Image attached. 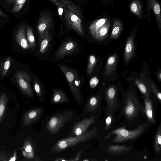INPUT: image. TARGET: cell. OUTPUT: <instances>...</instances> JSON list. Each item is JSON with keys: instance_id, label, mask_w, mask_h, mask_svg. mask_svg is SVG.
Returning a JSON list of instances; mask_svg holds the SVG:
<instances>
[{"instance_id": "1", "label": "cell", "mask_w": 161, "mask_h": 161, "mask_svg": "<svg viewBox=\"0 0 161 161\" xmlns=\"http://www.w3.org/2000/svg\"><path fill=\"white\" fill-rule=\"evenodd\" d=\"M97 128L94 127L88 132L73 137H69L57 142L51 148L50 152L52 153H58L69 147L85 142L95 136L97 133Z\"/></svg>"}, {"instance_id": "2", "label": "cell", "mask_w": 161, "mask_h": 161, "mask_svg": "<svg viewBox=\"0 0 161 161\" xmlns=\"http://www.w3.org/2000/svg\"><path fill=\"white\" fill-rule=\"evenodd\" d=\"M147 125L143 124L136 129L131 130H128L124 127L115 129L108 133L105 136L106 139H108L113 135L115 136L112 139V141L114 143L122 142L127 140L136 139L145 131Z\"/></svg>"}, {"instance_id": "3", "label": "cell", "mask_w": 161, "mask_h": 161, "mask_svg": "<svg viewBox=\"0 0 161 161\" xmlns=\"http://www.w3.org/2000/svg\"><path fill=\"white\" fill-rule=\"evenodd\" d=\"M72 116V113L69 111L56 114L52 117L46 123V129L51 134H57L60 129L71 120Z\"/></svg>"}, {"instance_id": "4", "label": "cell", "mask_w": 161, "mask_h": 161, "mask_svg": "<svg viewBox=\"0 0 161 161\" xmlns=\"http://www.w3.org/2000/svg\"><path fill=\"white\" fill-rule=\"evenodd\" d=\"M110 26V21L108 19L105 18L97 19L90 25V32L95 39L100 41L107 36Z\"/></svg>"}, {"instance_id": "5", "label": "cell", "mask_w": 161, "mask_h": 161, "mask_svg": "<svg viewBox=\"0 0 161 161\" xmlns=\"http://www.w3.org/2000/svg\"><path fill=\"white\" fill-rule=\"evenodd\" d=\"M140 109V105L136 96L132 92H128L123 110L126 118L129 120L134 119Z\"/></svg>"}, {"instance_id": "6", "label": "cell", "mask_w": 161, "mask_h": 161, "mask_svg": "<svg viewBox=\"0 0 161 161\" xmlns=\"http://www.w3.org/2000/svg\"><path fill=\"white\" fill-rule=\"evenodd\" d=\"M60 68L66 77L76 101L79 105H81L83 103V98L79 91L80 83L78 80H75L74 74L71 69L64 66H60Z\"/></svg>"}, {"instance_id": "7", "label": "cell", "mask_w": 161, "mask_h": 161, "mask_svg": "<svg viewBox=\"0 0 161 161\" xmlns=\"http://www.w3.org/2000/svg\"><path fill=\"white\" fill-rule=\"evenodd\" d=\"M64 8V18L67 25L79 34L84 35L81 18L71 10L65 7Z\"/></svg>"}, {"instance_id": "8", "label": "cell", "mask_w": 161, "mask_h": 161, "mask_svg": "<svg viewBox=\"0 0 161 161\" xmlns=\"http://www.w3.org/2000/svg\"><path fill=\"white\" fill-rule=\"evenodd\" d=\"M18 86L23 92L29 96H33V93L30 85L31 77L29 75L24 71H20L16 75Z\"/></svg>"}, {"instance_id": "9", "label": "cell", "mask_w": 161, "mask_h": 161, "mask_svg": "<svg viewBox=\"0 0 161 161\" xmlns=\"http://www.w3.org/2000/svg\"><path fill=\"white\" fill-rule=\"evenodd\" d=\"M53 19L49 14L43 12L40 15L37 23V30L40 41L45 33L51 28Z\"/></svg>"}, {"instance_id": "10", "label": "cell", "mask_w": 161, "mask_h": 161, "mask_svg": "<svg viewBox=\"0 0 161 161\" xmlns=\"http://www.w3.org/2000/svg\"><path fill=\"white\" fill-rule=\"evenodd\" d=\"M147 16L148 21H150L151 10L154 13L160 33L161 32V14L160 4L157 0H146Z\"/></svg>"}, {"instance_id": "11", "label": "cell", "mask_w": 161, "mask_h": 161, "mask_svg": "<svg viewBox=\"0 0 161 161\" xmlns=\"http://www.w3.org/2000/svg\"><path fill=\"white\" fill-rule=\"evenodd\" d=\"M95 121V116L92 115L90 118H86L76 123L74 125L72 130V134L74 136L83 134Z\"/></svg>"}, {"instance_id": "12", "label": "cell", "mask_w": 161, "mask_h": 161, "mask_svg": "<svg viewBox=\"0 0 161 161\" xmlns=\"http://www.w3.org/2000/svg\"><path fill=\"white\" fill-rule=\"evenodd\" d=\"M43 111V108L41 106L36 107L29 110L24 116L23 124L25 126H27L35 122L42 116Z\"/></svg>"}, {"instance_id": "13", "label": "cell", "mask_w": 161, "mask_h": 161, "mask_svg": "<svg viewBox=\"0 0 161 161\" xmlns=\"http://www.w3.org/2000/svg\"><path fill=\"white\" fill-rule=\"evenodd\" d=\"M56 6L66 8L72 11L80 18L83 15L80 7L70 0H48Z\"/></svg>"}, {"instance_id": "14", "label": "cell", "mask_w": 161, "mask_h": 161, "mask_svg": "<svg viewBox=\"0 0 161 161\" xmlns=\"http://www.w3.org/2000/svg\"><path fill=\"white\" fill-rule=\"evenodd\" d=\"M77 44L74 41H66L64 42L58 49L56 56L59 58L64 57L74 52L77 49Z\"/></svg>"}, {"instance_id": "15", "label": "cell", "mask_w": 161, "mask_h": 161, "mask_svg": "<svg viewBox=\"0 0 161 161\" xmlns=\"http://www.w3.org/2000/svg\"><path fill=\"white\" fill-rule=\"evenodd\" d=\"M15 39L17 43L22 48L27 50L30 48L26 37L25 24L20 26L17 30Z\"/></svg>"}, {"instance_id": "16", "label": "cell", "mask_w": 161, "mask_h": 161, "mask_svg": "<svg viewBox=\"0 0 161 161\" xmlns=\"http://www.w3.org/2000/svg\"><path fill=\"white\" fill-rule=\"evenodd\" d=\"M135 34L133 33L127 38L124 59L125 63H128L131 58L135 49L134 38Z\"/></svg>"}, {"instance_id": "17", "label": "cell", "mask_w": 161, "mask_h": 161, "mask_svg": "<svg viewBox=\"0 0 161 161\" xmlns=\"http://www.w3.org/2000/svg\"><path fill=\"white\" fill-rule=\"evenodd\" d=\"M117 91L116 87L111 86L105 90V96L107 103L108 108L114 107L117 103Z\"/></svg>"}, {"instance_id": "18", "label": "cell", "mask_w": 161, "mask_h": 161, "mask_svg": "<svg viewBox=\"0 0 161 161\" xmlns=\"http://www.w3.org/2000/svg\"><path fill=\"white\" fill-rule=\"evenodd\" d=\"M117 62L116 53L110 56L107 60L104 74L105 76H108L115 73Z\"/></svg>"}, {"instance_id": "19", "label": "cell", "mask_w": 161, "mask_h": 161, "mask_svg": "<svg viewBox=\"0 0 161 161\" xmlns=\"http://www.w3.org/2000/svg\"><path fill=\"white\" fill-rule=\"evenodd\" d=\"M143 99L145 104V112L148 120L151 123L154 124L155 119L154 117L153 103L150 98L144 96Z\"/></svg>"}, {"instance_id": "20", "label": "cell", "mask_w": 161, "mask_h": 161, "mask_svg": "<svg viewBox=\"0 0 161 161\" xmlns=\"http://www.w3.org/2000/svg\"><path fill=\"white\" fill-rule=\"evenodd\" d=\"M69 99L67 96L64 92L59 90H56L53 92L51 103L57 104L68 103Z\"/></svg>"}, {"instance_id": "21", "label": "cell", "mask_w": 161, "mask_h": 161, "mask_svg": "<svg viewBox=\"0 0 161 161\" xmlns=\"http://www.w3.org/2000/svg\"><path fill=\"white\" fill-rule=\"evenodd\" d=\"M130 8L131 12L139 18L142 19L146 16L142 10L141 2L139 0H133L130 3Z\"/></svg>"}, {"instance_id": "22", "label": "cell", "mask_w": 161, "mask_h": 161, "mask_svg": "<svg viewBox=\"0 0 161 161\" xmlns=\"http://www.w3.org/2000/svg\"><path fill=\"white\" fill-rule=\"evenodd\" d=\"M130 147L122 145H112L108 146L107 151L113 155H119L127 153L130 150Z\"/></svg>"}, {"instance_id": "23", "label": "cell", "mask_w": 161, "mask_h": 161, "mask_svg": "<svg viewBox=\"0 0 161 161\" xmlns=\"http://www.w3.org/2000/svg\"><path fill=\"white\" fill-rule=\"evenodd\" d=\"M51 39V33L49 31H47L40 41L41 42L39 48L40 53L43 54L46 52L49 46Z\"/></svg>"}, {"instance_id": "24", "label": "cell", "mask_w": 161, "mask_h": 161, "mask_svg": "<svg viewBox=\"0 0 161 161\" xmlns=\"http://www.w3.org/2000/svg\"><path fill=\"white\" fill-rule=\"evenodd\" d=\"M123 29V25L121 21L118 19L115 20L113 25L111 35V39H117L119 36Z\"/></svg>"}, {"instance_id": "25", "label": "cell", "mask_w": 161, "mask_h": 161, "mask_svg": "<svg viewBox=\"0 0 161 161\" xmlns=\"http://www.w3.org/2000/svg\"><path fill=\"white\" fill-rule=\"evenodd\" d=\"M22 154L27 159H31L34 157V151L31 144L26 141L22 148Z\"/></svg>"}, {"instance_id": "26", "label": "cell", "mask_w": 161, "mask_h": 161, "mask_svg": "<svg viewBox=\"0 0 161 161\" xmlns=\"http://www.w3.org/2000/svg\"><path fill=\"white\" fill-rule=\"evenodd\" d=\"M100 103V98L98 96L92 97L88 101L86 108L88 111L93 112L97 108Z\"/></svg>"}, {"instance_id": "27", "label": "cell", "mask_w": 161, "mask_h": 161, "mask_svg": "<svg viewBox=\"0 0 161 161\" xmlns=\"http://www.w3.org/2000/svg\"><path fill=\"white\" fill-rule=\"evenodd\" d=\"M155 152L158 153L161 150V125L160 124L156 132L154 142Z\"/></svg>"}, {"instance_id": "28", "label": "cell", "mask_w": 161, "mask_h": 161, "mask_svg": "<svg viewBox=\"0 0 161 161\" xmlns=\"http://www.w3.org/2000/svg\"><path fill=\"white\" fill-rule=\"evenodd\" d=\"M27 40L30 47L33 48L36 45V40L32 28L28 25L26 27Z\"/></svg>"}, {"instance_id": "29", "label": "cell", "mask_w": 161, "mask_h": 161, "mask_svg": "<svg viewBox=\"0 0 161 161\" xmlns=\"http://www.w3.org/2000/svg\"><path fill=\"white\" fill-rule=\"evenodd\" d=\"M135 83L141 92L144 95V96L150 98V90L145 85L143 81L141 80H136Z\"/></svg>"}, {"instance_id": "30", "label": "cell", "mask_w": 161, "mask_h": 161, "mask_svg": "<svg viewBox=\"0 0 161 161\" xmlns=\"http://www.w3.org/2000/svg\"><path fill=\"white\" fill-rule=\"evenodd\" d=\"M7 101V95L4 93H2L0 96V123L4 114Z\"/></svg>"}, {"instance_id": "31", "label": "cell", "mask_w": 161, "mask_h": 161, "mask_svg": "<svg viewBox=\"0 0 161 161\" xmlns=\"http://www.w3.org/2000/svg\"><path fill=\"white\" fill-rule=\"evenodd\" d=\"M97 62L95 57L91 55L89 58V62L87 68V73L88 75H91Z\"/></svg>"}, {"instance_id": "32", "label": "cell", "mask_w": 161, "mask_h": 161, "mask_svg": "<svg viewBox=\"0 0 161 161\" xmlns=\"http://www.w3.org/2000/svg\"><path fill=\"white\" fill-rule=\"evenodd\" d=\"M26 0H15L14 5L11 11L17 13L20 11L24 6Z\"/></svg>"}, {"instance_id": "33", "label": "cell", "mask_w": 161, "mask_h": 161, "mask_svg": "<svg viewBox=\"0 0 161 161\" xmlns=\"http://www.w3.org/2000/svg\"><path fill=\"white\" fill-rule=\"evenodd\" d=\"M34 90L38 96L40 101L42 102L44 100V97L43 96V92L39 84L36 80H35L34 84Z\"/></svg>"}, {"instance_id": "34", "label": "cell", "mask_w": 161, "mask_h": 161, "mask_svg": "<svg viewBox=\"0 0 161 161\" xmlns=\"http://www.w3.org/2000/svg\"><path fill=\"white\" fill-rule=\"evenodd\" d=\"M151 90L155 95L156 97L161 103V93L160 91L158 90L157 86L152 81L151 82Z\"/></svg>"}, {"instance_id": "35", "label": "cell", "mask_w": 161, "mask_h": 161, "mask_svg": "<svg viewBox=\"0 0 161 161\" xmlns=\"http://www.w3.org/2000/svg\"><path fill=\"white\" fill-rule=\"evenodd\" d=\"M11 64V58L9 57L6 60L3 66V70L2 75L4 76L8 71Z\"/></svg>"}, {"instance_id": "36", "label": "cell", "mask_w": 161, "mask_h": 161, "mask_svg": "<svg viewBox=\"0 0 161 161\" xmlns=\"http://www.w3.org/2000/svg\"><path fill=\"white\" fill-rule=\"evenodd\" d=\"M112 119V114L109 113L107 116L106 119L105 126V130H109L110 127Z\"/></svg>"}, {"instance_id": "37", "label": "cell", "mask_w": 161, "mask_h": 161, "mask_svg": "<svg viewBox=\"0 0 161 161\" xmlns=\"http://www.w3.org/2000/svg\"><path fill=\"white\" fill-rule=\"evenodd\" d=\"M98 83V80L95 76L91 79L90 81V85L92 88L95 87Z\"/></svg>"}, {"instance_id": "38", "label": "cell", "mask_w": 161, "mask_h": 161, "mask_svg": "<svg viewBox=\"0 0 161 161\" xmlns=\"http://www.w3.org/2000/svg\"><path fill=\"white\" fill-rule=\"evenodd\" d=\"M58 9V11L59 16L60 17L61 19L62 18V15L63 12L64 8L63 7L60 6H56Z\"/></svg>"}, {"instance_id": "39", "label": "cell", "mask_w": 161, "mask_h": 161, "mask_svg": "<svg viewBox=\"0 0 161 161\" xmlns=\"http://www.w3.org/2000/svg\"><path fill=\"white\" fill-rule=\"evenodd\" d=\"M156 75L158 80L160 81H161V71L160 69L157 71Z\"/></svg>"}, {"instance_id": "40", "label": "cell", "mask_w": 161, "mask_h": 161, "mask_svg": "<svg viewBox=\"0 0 161 161\" xmlns=\"http://www.w3.org/2000/svg\"><path fill=\"white\" fill-rule=\"evenodd\" d=\"M17 158L16 153L15 151H14V155L13 157L11 158L9 160V161H14L16 160Z\"/></svg>"}, {"instance_id": "41", "label": "cell", "mask_w": 161, "mask_h": 161, "mask_svg": "<svg viewBox=\"0 0 161 161\" xmlns=\"http://www.w3.org/2000/svg\"><path fill=\"white\" fill-rule=\"evenodd\" d=\"M0 16L3 17V18L6 17V16L5 15V14L0 9Z\"/></svg>"}, {"instance_id": "42", "label": "cell", "mask_w": 161, "mask_h": 161, "mask_svg": "<svg viewBox=\"0 0 161 161\" xmlns=\"http://www.w3.org/2000/svg\"><path fill=\"white\" fill-rule=\"evenodd\" d=\"M7 2L12 3H14L15 0H5Z\"/></svg>"}, {"instance_id": "43", "label": "cell", "mask_w": 161, "mask_h": 161, "mask_svg": "<svg viewBox=\"0 0 161 161\" xmlns=\"http://www.w3.org/2000/svg\"><path fill=\"white\" fill-rule=\"evenodd\" d=\"M107 1H109V3L113 2V0H106Z\"/></svg>"}]
</instances>
